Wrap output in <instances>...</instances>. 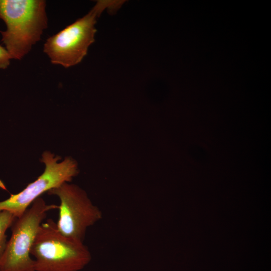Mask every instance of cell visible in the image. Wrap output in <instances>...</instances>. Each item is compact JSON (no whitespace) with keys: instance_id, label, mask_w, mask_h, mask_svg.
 Instances as JSON below:
<instances>
[{"instance_id":"obj_7","label":"cell","mask_w":271,"mask_h":271,"mask_svg":"<svg viewBox=\"0 0 271 271\" xmlns=\"http://www.w3.org/2000/svg\"><path fill=\"white\" fill-rule=\"evenodd\" d=\"M17 218L8 211L0 212V263L4 254L8 240L6 232Z\"/></svg>"},{"instance_id":"obj_6","label":"cell","mask_w":271,"mask_h":271,"mask_svg":"<svg viewBox=\"0 0 271 271\" xmlns=\"http://www.w3.org/2000/svg\"><path fill=\"white\" fill-rule=\"evenodd\" d=\"M42 157L45 165L43 173L22 191L0 201V212L8 211L18 218L43 193L70 182L78 174L77 165L70 158L58 162L61 158L48 151L44 152Z\"/></svg>"},{"instance_id":"obj_4","label":"cell","mask_w":271,"mask_h":271,"mask_svg":"<svg viewBox=\"0 0 271 271\" xmlns=\"http://www.w3.org/2000/svg\"><path fill=\"white\" fill-rule=\"evenodd\" d=\"M58 208V206L48 204L39 197L15 219L1 261L0 271H35L31 247L48 212Z\"/></svg>"},{"instance_id":"obj_5","label":"cell","mask_w":271,"mask_h":271,"mask_svg":"<svg viewBox=\"0 0 271 271\" xmlns=\"http://www.w3.org/2000/svg\"><path fill=\"white\" fill-rule=\"evenodd\" d=\"M48 192L57 196L60 201L56 223L58 231L67 237L83 242L87 229L102 218L99 208L93 204L85 191L68 182Z\"/></svg>"},{"instance_id":"obj_2","label":"cell","mask_w":271,"mask_h":271,"mask_svg":"<svg viewBox=\"0 0 271 271\" xmlns=\"http://www.w3.org/2000/svg\"><path fill=\"white\" fill-rule=\"evenodd\" d=\"M123 1L99 0L84 17L48 38L44 52L53 64L68 68L80 63L95 41L97 19L106 9L115 13Z\"/></svg>"},{"instance_id":"obj_8","label":"cell","mask_w":271,"mask_h":271,"mask_svg":"<svg viewBox=\"0 0 271 271\" xmlns=\"http://www.w3.org/2000/svg\"><path fill=\"white\" fill-rule=\"evenodd\" d=\"M12 59V57L5 47L0 45V69L7 68L10 64V60Z\"/></svg>"},{"instance_id":"obj_1","label":"cell","mask_w":271,"mask_h":271,"mask_svg":"<svg viewBox=\"0 0 271 271\" xmlns=\"http://www.w3.org/2000/svg\"><path fill=\"white\" fill-rule=\"evenodd\" d=\"M44 0H0L2 42L12 59H22L41 39L48 25Z\"/></svg>"},{"instance_id":"obj_3","label":"cell","mask_w":271,"mask_h":271,"mask_svg":"<svg viewBox=\"0 0 271 271\" xmlns=\"http://www.w3.org/2000/svg\"><path fill=\"white\" fill-rule=\"evenodd\" d=\"M30 254L35 258V271H79L91 260L83 242L62 235L51 219L41 224Z\"/></svg>"}]
</instances>
